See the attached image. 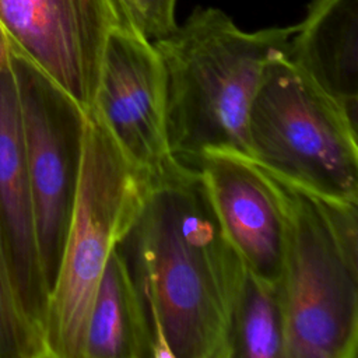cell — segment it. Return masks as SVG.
<instances>
[{"label": "cell", "instance_id": "7", "mask_svg": "<svg viewBox=\"0 0 358 358\" xmlns=\"http://www.w3.org/2000/svg\"><path fill=\"white\" fill-rule=\"evenodd\" d=\"M0 24L15 50L92 108L108 35L122 27L110 0H0Z\"/></svg>", "mask_w": 358, "mask_h": 358}, {"label": "cell", "instance_id": "16", "mask_svg": "<svg viewBox=\"0 0 358 358\" xmlns=\"http://www.w3.org/2000/svg\"><path fill=\"white\" fill-rule=\"evenodd\" d=\"M120 25L124 28L136 29L140 28V8L138 0H110Z\"/></svg>", "mask_w": 358, "mask_h": 358}, {"label": "cell", "instance_id": "6", "mask_svg": "<svg viewBox=\"0 0 358 358\" xmlns=\"http://www.w3.org/2000/svg\"><path fill=\"white\" fill-rule=\"evenodd\" d=\"M10 64L18 94L39 259L50 294L76 200L87 112L14 48Z\"/></svg>", "mask_w": 358, "mask_h": 358}, {"label": "cell", "instance_id": "13", "mask_svg": "<svg viewBox=\"0 0 358 358\" xmlns=\"http://www.w3.org/2000/svg\"><path fill=\"white\" fill-rule=\"evenodd\" d=\"M287 323L280 282L245 267L227 333V358H285Z\"/></svg>", "mask_w": 358, "mask_h": 358}, {"label": "cell", "instance_id": "4", "mask_svg": "<svg viewBox=\"0 0 358 358\" xmlns=\"http://www.w3.org/2000/svg\"><path fill=\"white\" fill-rule=\"evenodd\" d=\"M150 176L123 152L96 110L90 109L74 207L48 299V358H84L96 287L112 250L144 203Z\"/></svg>", "mask_w": 358, "mask_h": 358}, {"label": "cell", "instance_id": "8", "mask_svg": "<svg viewBox=\"0 0 358 358\" xmlns=\"http://www.w3.org/2000/svg\"><path fill=\"white\" fill-rule=\"evenodd\" d=\"M91 109L140 168L152 173L172 158L164 66L154 43L136 29H110Z\"/></svg>", "mask_w": 358, "mask_h": 358}, {"label": "cell", "instance_id": "14", "mask_svg": "<svg viewBox=\"0 0 358 358\" xmlns=\"http://www.w3.org/2000/svg\"><path fill=\"white\" fill-rule=\"evenodd\" d=\"M0 358H48L45 338L20 298L0 231Z\"/></svg>", "mask_w": 358, "mask_h": 358}, {"label": "cell", "instance_id": "12", "mask_svg": "<svg viewBox=\"0 0 358 358\" xmlns=\"http://www.w3.org/2000/svg\"><path fill=\"white\" fill-rule=\"evenodd\" d=\"M84 358H152L144 309L119 243L96 287L85 329Z\"/></svg>", "mask_w": 358, "mask_h": 358}, {"label": "cell", "instance_id": "5", "mask_svg": "<svg viewBox=\"0 0 358 358\" xmlns=\"http://www.w3.org/2000/svg\"><path fill=\"white\" fill-rule=\"evenodd\" d=\"M357 122L287 55L277 56L249 109V158L322 194L358 200Z\"/></svg>", "mask_w": 358, "mask_h": 358}, {"label": "cell", "instance_id": "9", "mask_svg": "<svg viewBox=\"0 0 358 358\" xmlns=\"http://www.w3.org/2000/svg\"><path fill=\"white\" fill-rule=\"evenodd\" d=\"M192 165L199 168L220 225L245 267L278 284L285 217L267 171L252 158L228 151L206 152Z\"/></svg>", "mask_w": 358, "mask_h": 358}, {"label": "cell", "instance_id": "2", "mask_svg": "<svg viewBox=\"0 0 358 358\" xmlns=\"http://www.w3.org/2000/svg\"><path fill=\"white\" fill-rule=\"evenodd\" d=\"M292 27L242 31L222 10L196 7L154 41L166 81L171 155L194 164L211 151L249 157L248 115L266 66L287 55Z\"/></svg>", "mask_w": 358, "mask_h": 358}, {"label": "cell", "instance_id": "17", "mask_svg": "<svg viewBox=\"0 0 358 358\" xmlns=\"http://www.w3.org/2000/svg\"><path fill=\"white\" fill-rule=\"evenodd\" d=\"M11 49H13V45L10 42V38L0 24V69L7 63Z\"/></svg>", "mask_w": 358, "mask_h": 358}, {"label": "cell", "instance_id": "1", "mask_svg": "<svg viewBox=\"0 0 358 358\" xmlns=\"http://www.w3.org/2000/svg\"><path fill=\"white\" fill-rule=\"evenodd\" d=\"M119 248L144 309L152 358H227L229 313L245 264L197 166L172 157L151 173Z\"/></svg>", "mask_w": 358, "mask_h": 358}, {"label": "cell", "instance_id": "3", "mask_svg": "<svg viewBox=\"0 0 358 358\" xmlns=\"http://www.w3.org/2000/svg\"><path fill=\"white\" fill-rule=\"evenodd\" d=\"M264 169L285 217L280 277L285 358H355L358 200L330 197Z\"/></svg>", "mask_w": 358, "mask_h": 358}, {"label": "cell", "instance_id": "11", "mask_svg": "<svg viewBox=\"0 0 358 358\" xmlns=\"http://www.w3.org/2000/svg\"><path fill=\"white\" fill-rule=\"evenodd\" d=\"M287 57L358 120V0H310Z\"/></svg>", "mask_w": 358, "mask_h": 358}, {"label": "cell", "instance_id": "15", "mask_svg": "<svg viewBox=\"0 0 358 358\" xmlns=\"http://www.w3.org/2000/svg\"><path fill=\"white\" fill-rule=\"evenodd\" d=\"M176 0H138L140 34L154 42L169 35L176 28Z\"/></svg>", "mask_w": 358, "mask_h": 358}, {"label": "cell", "instance_id": "10", "mask_svg": "<svg viewBox=\"0 0 358 358\" xmlns=\"http://www.w3.org/2000/svg\"><path fill=\"white\" fill-rule=\"evenodd\" d=\"M0 231L22 305L45 338L49 291L39 259L18 94L10 57L0 69Z\"/></svg>", "mask_w": 358, "mask_h": 358}]
</instances>
